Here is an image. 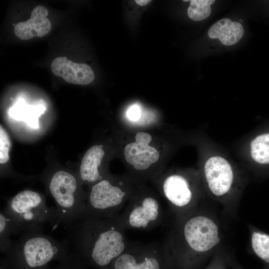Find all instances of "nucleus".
<instances>
[{
  "label": "nucleus",
  "mask_w": 269,
  "mask_h": 269,
  "mask_svg": "<svg viewBox=\"0 0 269 269\" xmlns=\"http://www.w3.org/2000/svg\"><path fill=\"white\" fill-rule=\"evenodd\" d=\"M218 215L202 204L173 217L161 245L167 269H201L223 245Z\"/></svg>",
  "instance_id": "1"
},
{
  "label": "nucleus",
  "mask_w": 269,
  "mask_h": 269,
  "mask_svg": "<svg viewBox=\"0 0 269 269\" xmlns=\"http://www.w3.org/2000/svg\"><path fill=\"white\" fill-rule=\"evenodd\" d=\"M66 238L77 255L98 267L107 268L129 247L132 242L118 217H83L74 222Z\"/></svg>",
  "instance_id": "2"
},
{
  "label": "nucleus",
  "mask_w": 269,
  "mask_h": 269,
  "mask_svg": "<svg viewBox=\"0 0 269 269\" xmlns=\"http://www.w3.org/2000/svg\"><path fill=\"white\" fill-rule=\"evenodd\" d=\"M206 195L219 204L226 216L236 214L247 185L246 173L220 154H210L200 173Z\"/></svg>",
  "instance_id": "3"
},
{
  "label": "nucleus",
  "mask_w": 269,
  "mask_h": 269,
  "mask_svg": "<svg viewBox=\"0 0 269 269\" xmlns=\"http://www.w3.org/2000/svg\"><path fill=\"white\" fill-rule=\"evenodd\" d=\"M69 247L66 239L59 241L41 232H27L13 242L7 254L20 268L39 269L56 258L67 256Z\"/></svg>",
  "instance_id": "4"
},
{
  "label": "nucleus",
  "mask_w": 269,
  "mask_h": 269,
  "mask_svg": "<svg viewBox=\"0 0 269 269\" xmlns=\"http://www.w3.org/2000/svg\"><path fill=\"white\" fill-rule=\"evenodd\" d=\"M2 211L11 219L17 234L42 232L46 223L56 224L55 208L47 206L41 194L31 190L22 191L9 199Z\"/></svg>",
  "instance_id": "5"
},
{
  "label": "nucleus",
  "mask_w": 269,
  "mask_h": 269,
  "mask_svg": "<svg viewBox=\"0 0 269 269\" xmlns=\"http://www.w3.org/2000/svg\"><path fill=\"white\" fill-rule=\"evenodd\" d=\"M48 186L56 204V225L61 223L67 230L84 217L86 197L80 193L78 181L73 174L58 170L50 178Z\"/></svg>",
  "instance_id": "6"
},
{
  "label": "nucleus",
  "mask_w": 269,
  "mask_h": 269,
  "mask_svg": "<svg viewBox=\"0 0 269 269\" xmlns=\"http://www.w3.org/2000/svg\"><path fill=\"white\" fill-rule=\"evenodd\" d=\"M161 190L173 217L196 208L206 195L200 173L193 177L180 173L169 174L163 181Z\"/></svg>",
  "instance_id": "7"
},
{
  "label": "nucleus",
  "mask_w": 269,
  "mask_h": 269,
  "mask_svg": "<svg viewBox=\"0 0 269 269\" xmlns=\"http://www.w3.org/2000/svg\"><path fill=\"white\" fill-rule=\"evenodd\" d=\"M124 186V182L116 184L106 179L94 184L87 197L84 217H118L131 196Z\"/></svg>",
  "instance_id": "8"
},
{
  "label": "nucleus",
  "mask_w": 269,
  "mask_h": 269,
  "mask_svg": "<svg viewBox=\"0 0 269 269\" xmlns=\"http://www.w3.org/2000/svg\"><path fill=\"white\" fill-rule=\"evenodd\" d=\"M165 217L162 206L151 195H131L118 216L126 231L129 229L149 230L162 223Z\"/></svg>",
  "instance_id": "9"
},
{
  "label": "nucleus",
  "mask_w": 269,
  "mask_h": 269,
  "mask_svg": "<svg viewBox=\"0 0 269 269\" xmlns=\"http://www.w3.org/2000/svg\"><path fill=\"white\" fill-rule=\"evenodd\" d=\"M111 269H162L166 267L161 245L157 243L131 242L111 265Z\"/></svg>",
  "instance_id": "10"
},
{
  "label": "nucleus",
  "mask_w": 269,
  "mask_h": 269,
  "mask_svg": "<svg viewBox=\"0 0 269 269\" xmlns=\"http://www.w3.org/2000/svg\"><path fill=\"white\" fill-rule=\"evenodd\" d=\"M135 139V142L125 146V159L135 170H146L158 160L159 152L156 148L149 145L152 139L150 134L139 132L136 134Z\"/></svg>",
  "instance_id": "11"
},
{
  "label": "nucleus",
  "mask_w": 269,
  "mask_h": 269,
  "mask_svg": "<svg viewBox=\"0 0 269 269\" xmlns=\"http://www.w3.org/2000/svg\"><path fill=\"white\" fill-rule=\"evenodd\" d=\"M50 68L55 75L71 84L86 85L92 83L95 78L94 72L88 65L75 63L66 57L54 59Z\"/></svg>",
  "instance_id": "12"
},
{
  "label": "nucleus",
  "mask_w": 269,
  "mask_h": 269,
  "mask_svg": "<svg viewBox=\"0 0 269 269\" xmlns=\"http://www.w3.org/2000/svg\"><path fill=\"white\" fill-rule=\"evenodd\" d=\"M48 14V11L45 6H36L32 10L29 19L15 25V35L23 40L34 37H42L47 35L51 28V22L47 18Z\"/></svg>",
  "instance_id": "13"
},
{
  "label": "nucleus",
  "mask_w": 269,
  "mask_h": 269,
  "mask_svg": "<svg viewBox=\"0 0 269 269\" xmlns=\"http://www.w3.org/2000/svg\"><path fill=\"white\" fill-rule=\"evenodd\" d=\"M104 155L102 145H94L86 152L79 169L81 181L94 184L103 179L99 167Z\"/></svg>",
  "instance_id": "14"
},
{
  "label": "nucleus",
  "mask_w": 269,
  "mask_h": 269,
  "mask_svg": "<svg viewBox=\"0 0 269 269\" xmlns=\"http://www.w3.org/2000/svg\"><path fill=\"white\" fill-rule=\"evenodd\" d=\"M242 25L229 18H223L215 22L208 31V36L212 39H218L225 45L236 44L244 34Z\"/></svg>",
  "instance_id": "15"
},
{
  "label": "nucleus",
  "mask_w": 269,
  "mask_h": 269,
  "mask_svg": "<svg viewBox=\"0 0 269 269\" xmlns=\"http://www.w3.org/2000/svg\"><path fill=\"white\" fill-rule=\"evenodd\" d=\"M250 249L252 253L269 269V234L248 224Z\"/></svg>",
  "instance_id": "16"
},
{
  "label": "nucleus",
  "mask_w": 269,
  "mask_h": 269,
  "mask_svg": "<svg viewBox=\"0 0 269 269\" xmlns=\"http://www.w3.org/2000/svg\"><path fill=\"white\" fill-rule=\"evenodd\" d=\"M45 110L42 105L29 106L19 101L10 109L9 115L15 120L23 121L32 128L37 129L39 127L38 118Z\"/></svg>",
  "instance_id": "17"
},
{
  "label": "nucleus",
  "mask_w": 269,
  "mask_h": 269,
  "mask_svg": "<svg viewBox=\"0 0 269 269\" xmlns=\"http://www.w3.org/2000/svg\"><path fill=\"white\" fill-rule=\"evenodd\" d=\"M249 150L254 162L261 165L269 164V133L259 134L252 139Z\"/></svg>",
  "instance_id": "18"
},
{
  "label": "nucleus",
  "mask_w": 269,
  "mask_h": 269,
  "mask_svg": "<svg viewBox=\"0 0 269 269\" xmlns=\"http://www.w3.org/2000/svg\"><path fill=\"white\" fill-rule=\"evenodd\" d=\"M17 232L11 219L2 211L0 213V248L1 252L6 254L11 249L13 242L10 238L11 235H16Z\"/></svg>",
  "instance_id": "19"
},
{
  "label": "nucleus",
  "mask_w": 269,
  "mask_h": 269,
  "mask_svg": "<svg viewBox=\"0 0 269 269\" xmlns=\"http://www.w3.org/2000/svg\"><path fill=\"white\" fill-rule=\"evenodd\" d=\"M187 10L189 17L194 21H201L207 18L211 14L210 5L214 0H191Z\"/></svg>",
  "instance_id": "20"
},
{
  "label": "nucleus",
  "mask_w": 269,
  "mask_h": 269,
  "mask_svg": "<svg viewBox=\"0 0 269 269\" xmlns=\"http://www.w3.org/2000/svg\"><path fill=\"white\" fill-rule=\"evenodd\" d=\"M230 251L224 246L213 255L203 269H230L228 256Z\"/></svg>",
  "instance_id": "21"
},
{
  "label": "nucleus",
  "mask_w": 269,
  "mask_h": 269,
  "mask_svg": "<svg viewBox=\"0 0 269 269\" xmlns=\"http://www.w3.org/2000/svg\"><path fill=\"white\" fill-rule=\"evenodd\" d=\"M10 141L7 132L1 125L0 126V163H5L9 158V151Z\"/></svg>",
  "instance_id": "22"
},
{
  "label": "nucleus",
  "mask_w": 269,
  "mask_h": 269,
  "mask_svg": "<svg viewBox=\"0 0 269 269\" xmlns=\"http://www.w3.org/2000/svg\"><path fill=\"white\" fill-rule=\"evenodd\" d=\"M127 116L130 121L138 122L142 117L140 108L137 105L132 106L128 110Z\"/></svg>",
  "instance_id": "23"
},
{
  "label": "nucleus",
  "mask_w": 269,
  "mask_h": 269,
  "mask_svg": "<svg viewBox=\"0 0 269 269\" xmlns=\"http://www.w3.org/2000/svg\"><path fill=\"white\" fill-rule=\"evenodd\" d=\"M228 263L230 269H246L243 268L236 259L234 254L230 251L228 256ZM262 269H267L264 267Z\"/></svg>",
  "instance_id": "24"
},
{
  "label": "nucleus",
  "mask_w": 269,
  "mask_h": 269,
  "mask_svg": "<svg viewBox=\"0 0 269 269\" xmlns=\"http://www.w3.org/2000/svg\"><path fill=\"white\" fill-rule=\"evenodd\" d=\"M151 0H135V2L140 6H145L149 3Z\"/></svg>",
  "instance_id": "25"
},
{
  "label": "nucleus",
  "mask_w": 269,
  "mask_h": 269,
  "mask_svg": "<svg viewBox=\"0 0 269 269\" xmlns=\"http://www.w3.org/2000/svg\"><path fill=\"white\" fill-rule=\"evenodd\" d=\"M240 21H243V20H240Z\"/></svg>",
  "instance_id": "26"
}]
</instances>
